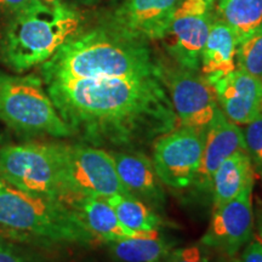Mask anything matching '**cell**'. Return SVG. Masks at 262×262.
<instances>
[{
  "label": "cell",
  "mask_w": 262,
  "mask_h": 262,
  "mask_svg": "<svg viewBox=\"0 0 262 262\" xmlns=\"http://www.w3.org/2000/svg\"><path fill=\"white\" fill-rule=\"evenodd\" d=\"M74 4L78 5H84V6H91V5H96L102 0H72Z\"/></svg>",
  "instance_id": "obj_29"
},
{
  "label": "cell",
  "mask_w": 262,
  "mask_h": 262,
  "mask_svg": "<svg viewBox=\"0 0 262 262\" xmlns=\"http://www.w3.org/2000/svg\"><path fill=\"white\" fill-rule=\"evenodd\" d=\"M255 169L247 150H239L219 166L211 179L214 210L233 201L245 188L254 186Z\"/></svg>",
  "instance_id": "obj_18"
},
{
  "label": "cell",
  "mask_w": 262,
  "mask_h": 262,
  "mask_svg": "<svg viewBox=\"0 0 262 262\" xmlns=\"http://www.w3.org/2000/svg\"><path fill=\"white\" fill-rule=\"evenodd\" d=\"M253 187L245 188L233 201L215 209L209 228L201 239L202 245L233 257L250 242L254 233Z\"/></svg>",
  "instance_id": "obj_11"
},
{
  "label": "cell",
  "mask_w": 262,
  "mask_h": 262,
  "mask_svg": "<svg viewBox=\"0 0 262 262\" xmlns=\"http://www.w3.org/2000/svg\"><path fill=\"white\" fill-rule=\"evenodd\" d=\"M80 15L73 6L39 4L18 12L0 31V62L15 73L41 66L78 33Z\"/></svg>",
  "instance_id": "obj_3"
},
{
  "label": "cell",
  "mask_w": 262,
  "mask_h": 262,
  "mask_svg": "<svg viewBox=\"0 0 262 262\" xmlns=\"http://www.w3.org/2000/svg\"><path fill=\"white\" fill-rule=\"evenodd\" d=\"M219 107L237 125H247L262 113V80L235 70L209 81Z\"/></svg>",
  "instance_id": "obj_13"
},
{
  "label": "cell",
  "mask_w": 262,
  "mask_h": 262,
  "mask_svg": "<svg viewBox=\"0 0 262 262\" xmlns=\"http://www.w3.org/2000/svg\"><path fill=\"white\" fill-rule=\"evenodd\" d=\"M239 150H247L243 131L219 108L205 129L202 164L195 181L211 185L212 175L222 162Z\"/></svg>",
  "instance_id": "obj_15"
},
{
  "label": "cell",
  "mask_w": 262,
  "mask_h": 262,
  "mask_svg": "<svg viewBox=\"0 0 262 262\" xmlns=\"http://www.w3.org/2000/svg\"><path fill=\"white\" fill-rule=\"evenodd\" d=\"M25 233L22 232L15 231V229L11 228H6L0 226V238H6V239H16V241H25L26 239Z\"/></svg>",
  "instance_id": "obj_28"
},
{
  "label": "cell",
  "mask_w": 262,
  "mask_h": 262,
  "mask_svg": "<svg viewBox=\"0 0 262 262\" xmlns=\"http://www.w3.org/2000/svg\"><path fill=\"white\" fill-rule=\"evenodd\" d=\"M235 67L262 80V25L237 42Z\"/></svg>",
  "instance_id": "obj_22"
},
{
  "label": "cell",
  "mask_w": 262,
  "mask_h": 262,
  "mask_svg": "<svg viewBox=\"0 0 262 262\" xmlns=\"http://www.w3.org/2000/svg\"><path fill=\"white\" fill-rule=\"evenodd\" d=\"M61 143L29 141L0 147V176L25 192L62 199Z\"/></svg>",
  "instance_id": "obj_6"
},
{
  "label": "cell",
  "mask_w": 262,
  "mask_h": 262,
  "mask_svg": "<svg viewBox=\"0 0 262 262\" xmlns=\"http://www.w3.org/2000/svg\"><path fill=\"white\" fill-rule=\"evenodd\" d=\"M0 120L21 135L73 136L37 74L0 71Z\"/></svg>",
  "instance_id": "obj_5"
},
{
  "label": "cell",
  "mask_w": 262,
  "mask_h": 262,
  "mask_svg": "<svg viewBox=\"0 0 262 262\" xmlns=\"http://www.w3.org/2000/svg\"><path fill=\"white\" fill-rule=\"evenodd\" d=\"M204 135L205 130L179 126L153 142L152 163L163 185L182 191L195 182L202 164Z\"/></svg>",
  "instance_id": "obj_8"
},
{
  "label": "cell",
  "mask_w": 262,
  "mask_h": 262,
  "mask_svg": "<svg viewBox=\"0 0 262 262\" xmlns=\"http://www.w3.org/2000/svg\"><path fill=\"white\" fill-rule=\"evenodd\" d=\"M237 38L222 19L212 21L201 58L202 75L208 81L227 75L235 67Z\"/></svg>",
  "instance_id": "obj_17"
},
{
  "label": "cell",
  "mask_w": 262,
  "mask_h": 262,
  "mask_svg": "<svg viewBox=\"0 0 262 262\" xmlns=\"http://www.w3.org/2000/svg\"><path fill=\"white\" fill-rule=\"evenodd\" d=\"M118 220L133 233H149L159 231L164 226L162 217L150 206L130 194H114L108 196Z\"/></svg>",
  "instance_id": "obj_19"
},
{
  "label": "cell",
  "mask_w": 262,
  "mask_h": 262,
  "mask_svg": "<svg viewBox=\"0 0 262 262\" xmlns=\"http://www.w3.org/2000/svg\"><path fill=\"white\" fill-rule=\"evenodd\" d=\"M0 226L51 242L90 243L94 237L67 203L56 196L0 185Z\"/></svg>",
  "instance_id": "obj_4"
},
{
  "label": "cell",
  "mask_w": 262,
  "mask_h": 262,
  "mask_svg": "<svg viewBox=\"0 0 262 262\" xmlns=\"http://www.w3.org/2000/svg\"><path fill=\"white\" fill-rule=\"evenodd\" d=\"M241 262H262V241L260 238H255L247 245L242 256Z\"/></svg>",
  "instance_id": "obj_26"
},
{
  "label": "cell",
  "mask_w": 262,
  "mask_h": 262,
  "mask_svg": "<svg viewBox=\"0 0 262 262\" xmlns=\"http://www.w3.org/2000/svg\"><path fill=\"white\" fill-rule=\"evenodd\" d=\"M62 201L78 196L129 194L120 182L111 152L86 145L61 143Z\"/></svg>",
  "instance_id": "obj_7"
},
{
  "label": "cell",
  "mask_w": 262,
  "mask_h": 262,
  "mask_svg": "<svg viewBox=\"0 0 262 262\" xmlns=\"http://www.w3.org/2000/svg\"><path fill=\"white\" fill-rule=\"evenodd\" d=\"M0 262H25V260L18 256L12 249L0 244Z\"/></svg>",
  "instance_id": "obj_27"
},
{
  "label": "cell",
  "mask_w": 262,
  "mask_h": 262,
  "mask_svg": "<svg viewBox=\"0 0 262 262\" xmlns=\"http://www.w3.org/2000/svg\"><path fill=\"white\" fill-rule=\"evenodd\" d=\"M3 182H4V180H3V179H2V176H0V185H2Z\"/></svg>",
  "instance_id": "obj_34"
},
{
  "label": "cell",
  "mask_w": 262,
  "mask_h": 262,
  "mask_svg": "<svg viewBox=\"0 0 262 262\" xmlns=\"http://www.w3.org/2000/svg\"><path fill=\"white\" fill-rule=\"evenodd\" d=\"M157 262H210L208 249L204 245H191L171 249L163 258Z\"/></svg>",
  "instance_id": "obj_24"
},
{
  "label": "cell",
  "mask_w": 262,
  "mask_h": 262,
  "mask_svg": "<svg viewBox=\"0 0 262 262\" xmlns=\"http://www.w3.org/2000/svg\"><path fill=\"white\" fill-rule=\"evenodd\" d=\"M204 2H205V3H208L209 5H212V6H214V3H215V0H204Z\"/></svg>",
  "instance_id": "obj_33"
},
{
  "label": "cell",
  "mask_w": 262,
  "mask_h": 262,
  "mask_svg": "<svg viewBox=\"0 0 262 262\" xmlns=\"http://www.w3.org/2000/svg\"><path fill=\"white\" fill-rule=\"evenodd\" d=\"M45 85L73 135L78 134L93 145L141 152L180 126L163 73L57 80Z\"/></svg>",
  "instance_id": "obj_1"
},
{
  "label": "cell",
  "mask_w": 262,
  "mask_h": 262,
  "mask_svg": "<svg viewBox=\"0 0 262 262\" xmlns=\"http://www.w3.org/2000/svg\"><path fill=\"white\" fill-rule=\"evenodd\" d=\"M258 232H260V239L262 241V217L260 220V225H258Z\"/></svg>",
  "instance_id": "obj_31"
},
{
  "label": "cell",
  "mask_w": 262,
  "mask_h": 262,
  "mask_svg": "<svg viewBox=\"0 0 262 262\" xmlns=\"http://www.w3.org/2000/svg\"><path fill=\"white\" fill-rule=\"evenodd\" d=\"M180 0H125L103 26L141 40H160Z\"/></svg>",
  "instance_id": "obj_12"
},
{
  "label": "cell",
  "mask_w": 262,
  "mask_h": 262,
  "mask_svg": "<svg viewBox=\"0 0 262 262\" xmlns=\"http://www.w3.org/2000/svg\"><path fill=\"white\" fill-rule=\"evenodd\" d=\"M260 173H261V176H262V171H261V172H260Z\"/></svg>",
  "instance_id": "obj_35"
},
{
  "label": "cell",
  "mask_w": 262,
  "mask_h": 262,
  "mask_svg": "<svg viewBox=\"0 0 262 262\" xmlns=\"http://www.w3.org/2000/svg\"><path fill=\"white\" fill-rule=\"evenodd\" d=\"M217 11L237 42L262 25V0H219Z\"/></svg>",
  "instance_id": "obj_21"
},
{
  "label": "cell",
  "mask_w": 262,
  "mask_h": 262,
  "mask_svg": "<svg viewBox=\"0 0 262 262\" xmlns=\"http://www.w3.org/2000/svg\"><path fill=\"white\" fill-rule=\"evenodd\" d=\"M39 2H41L42 4L47 6H56L61 4V3H63V0H39Z\"/></svg>",
  "instance_id": "obj_30"
},
{
  "label": "cell",
  "mask_w": 262,
  "mask_h": 262,
  "mask_svg": "<svg viewBox=\"0 0 262 262\" xmlns=\"http://www.w3.org/2000/svg\"><path fill=\"white\" fill-rule=\"evenodd\" d=\"M66 203L72 206L79 220L83 222L84 227L89 231L94 239L112 243V242L122 241L125 238H134L153 233V232L133 233L124 228L106 198L78 196V198L70 199Z\"/></svg>",
  "instance_id": "obj_16"
},
{
  "label": "cell",
  "mask_w": 262,
  "mask_h": 262,
  "mask_svg": "<svg viewBox=\"0 0 262 262\" xmlns=\"http://www.w3.org/2000/svg\"><path fill=\"white\" fill-rule=\"evenodd\" d=\"M39 4H42L39 0H0V17L9 18Z\"/></svg>",
  "instance_id": "obj_25"
},
{
  "label": "cell",
  "mask_w": 262,
  "mask_h": 262,
  "mask_svg": "<svg viewBox=\"0 0 262 262\" xmlns=\"http://www.w3.org/2000/svg\"><path fill=\"white\" fill-rule=\"evenodd\" d=\"M163 77L180 126L205 130L211 123L219 103L208 80L196 72L182 67H163Z\"/></svg>",
  "instance_id": "obj_10"
},
{
  "label": "cell",
  "mask_w": 262,
  "mask_h": 262,
  "mask_svg": "<svg viewBox=\"0 0 262 262\" xmlns=\"http://www.w3.org/2000/svg\"><path fill=\"white\" fill-rule=\"evenodd\" d=\"M110 244L111 253L119 262H157L173 249L171 242L163 238L159 232L125 238Z\"/></svg>",
  "instance_id": "obj_20"
},
{
  "label": "cell",
  "mask_w": 262,
  "mask_h": 262,
  "mask_svg": "<svg viewBox=\"0 0 262 262\" xmlns=\"http://www.w3.org/2000/svg\"><path fill=\"white\" fill-rule=\"evenodd\" d=\"M222 262H241V261H239V258L231 257V258H229V260H225V261H222Z\"/></svg>",
  "instance_id": "obj_32"
},
{
  "label": "cell",
  "mask_w": 262,
  "mask_h": 262,
  "mask_svg": "<svg viewBox=\"0 0 262 262\" xmlns=\"http://www.w3.org/2000/svg\"><path fill=\"white\" fill-rule=\"evenodd\" d=\"M204 0L179 3L171 22L160 39L168 55L185 70L198 72L201 58L212 24L211 10Z\"/></svg>",
  "instance_id": "obj_9"
},
{
  "label": "cell",
  "mask_w": 262,
  "mask_h": 262,
  "mask_svg": "<svg viewBox=\"0 0 262 262\" xmlns=\"http://www.w3.org/2000/svg\"><path fill=\"white\" fill-rule=\"evenodd\" d=\"M111 155L126 192L153 208L163 209L166 202L165 192L157 176L152 159L142 152L113 150Z\"/></svg>",
  "instance_id": "obj_14"
},
{
  "label": "cell",
  "mask_w": 262,
  "mask_h": 262,
  "mask_svg": "<svg viewBox=\"0 0 262 262\" xmlns=\"http://www.w3.org/2000/svg\"><path fill=\"white\" fill-rule=\"evenodd\" d=\"M148 42L101 25L68 39L40 66L44 84L57 80L148 77L163 73Z\"/></svg>",
  "instance_id": "obj_2"
},
{
  "label": "cell",
  "mask_w": 262,
  "mask_h": 262,
  "mask_svg": "<svg viewBox=\"0 0 262 262\" xmlns=\"http://www.w3.org/2000/svg\"><path fill=\"white\" fill-rule=\"evenodd\" d=\"M247 152L250 157L254 169L262 171V113L253 122L247 124L243 131Z\"/></svg>",
  "instance_id": "obj_23"
}]
</instances>
